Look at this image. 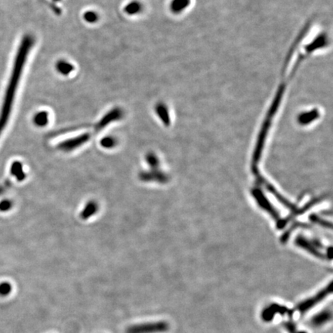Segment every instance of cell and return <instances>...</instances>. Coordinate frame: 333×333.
Returning <instances> with one entry per match:
<instances>
[{
  "label": "cell",
  "mask_w": 333,
  "mask_h": 333,
  "mask_svg": "<svg viewBox=\"0 0 333 333\" xmlns=\"http://www.w3.org/2000/svg\"><path fill=\"white\" fill-rule=\"evenodd\" d=\"M170 326L165 321L140 323L129 326L126 333H163L168 331Z\"/></svg>",
  "instance_id": "cell-1"
},
{
  "label": "cell",
  "mask_w": 333,
  "mask_h": 333,
  "mask_svg": "<svg viewBox=\"0 0 333 333\" xmlns=\"http://www.w3.org/2000/svg\"><path fill=\"white\" fill-rule=\"evenodd\" d=\"M332 291V284L329 285V286L323 289L322 291H319L316 295L310 297V298H307L303 302H300L295 307L294 310L300 314V315H304L308 311L310 310L314 306L317 305L319 302H321L323 300L326 298V296H328L329 294Z\"/></svg>",
  "instance_id": "cell-2"
},
{
  "label": "cell",
  "mask_w": 333,
  "mask_h": 333,
  "mask_svg": "<svg viewBox=\"0 0 333 333\" xmlns=\"http://www.w3.org/2000/svg\"><path fill=\"white\" fill-rule=\"evenodd\" d=\"M123 117L124 111L122 109L119 108V107L112 109L94 125L95 132L100 131L110 124L113 123L114 121H120V120L122 119Z\"/></svg>",
  "instance_id": "cell-3"
},
{
  "label": "cell",
  "mask_w": 333,
  "mask_h": 333,
  "mask_svg": "<svg viewBox=\"0 0 333 333\" xmlns=\"http://www.w3.org/2000/svg\"><path fill=\"white\" fill-rule=\"evenodd\" d=\"M91 137V133H86L74 138L70 139V140H65L63 142L60 143L58 145V148L63 151H71L73 150L77 149L78 147H81L83 144L87 142L89 138Z\"/></svg>",
  "instance_id": "cell-4"
},
{
  "label": "cell",
  "mask_w": 333,
  "mask_h": 333,
  "mask_svg": "<svg viewBox=\"0 0 333 333\" xmlns=\"http://www.w3.org/2000/svg\"><path fill=\"white\" fill-rule=\"evenodd\" d=\"M327 43H328V37L325 33H322V34H319L316 38H314L312 42L307 44L306 46L304 47V51L302 53L308 57L315 51L326 46Z\"/></svg>",
  "instance_id": "cell-5"
},
{
  "label": "cell",
  "mask_w": 333,
  "mask_h": 333,
  "mask_svg": "<svg viewBox=\"0 0 333 333\" xmlns=\"http://www.w3.org/2000/svg\"><path fill=\"white\" fill-rule=\"evenodd\" d=\"M155 111H156L157 114H158L160 119L162 120V122L166 126H168L170 123V115H169L168 108L166 107V104H164V103H158L155 107Z\"/></svg>",
  "instance_id": "cell-6"
},
{
  "label": "cell",
  "mask_w": 333,
  "mask_h": 333,
  "mask_svg": "<svg viewBox=\"0 0 333 333\" xmlns=\"http://www.w3.org/2000/svg\"><path fill=\"white\" fill-rule=\"evenodd\" d=\"M331 318L332 313L330 311H323V312H319L316 316H314L312 318V320H311V323H312V326L319 327V326H323L325 323L330 321Z\"/></svg>",
  "instance_id": "cell-7"
},
{
  "label": "cell",
  "mask_w": 333,
  "mask_h": 333,
  "mask_svg": "<svg viewBox=\"0 0 333 333\" xmlns=\"http://www.w3.org/2000/svg\"><path fill=\"white\" fill-rule=\"evenodd\" d=\"M191 2V0H171L170 11L174 13H180L189 6Z\"/></svg>",
  "instance_id": "cell-8"
},
{
  "label": "cell",
  "mask_w": 333,
  "mask_h": 333,
  "mask_svg": "<svg viewBox=\"0 0 333 333\" xmlns=\"http://www.w3.org/2000/svg\"><path fill=\"white\" fill-rule=\"evenodd\" d=\"M56 70L60 73L61 75L68 76L74 70V66L72 63L67 60H59L56 64Z\"/></svg>",
  "instance_id": "cell-9"
},
{
  "label": "cell",
  "mask_w": 333,
  "mask_h": 333,
  "mask_svg": "<svg viewBox=\"0 0 333 333\" xmlns=\"http://www.w3.org/2000/svg\"><path fill=\"white\" fill-rule=\"evenodd\" d=\"M319 117V111H318L317 109H313V110H311V111H308V112L302 113V114H300L298 120H299L300 123L307 124L314 121V120H316Z\"/></svg>",
  "instance_id": "cell-10"
},
{
  "label": "cell",
  "mask_w": 333,
  "mask_h": 333,
  "mask_svg": "<svg viewBox=\"0 0 333 333\" xmlns=\"http://www.w3.org/2000/svg\"><path fill=\"white\" fill-rule=\"evenodd\" d=\"M143 9L142 4L138 1H132L126 4L125 8V12L126 14L133 16V15L138 14Z\"/></svg>",
  "instance_id": "cell-11"
},
{
  "label": "cell",
  "mask_w": 333,
  "mask_h": 333,
  "mask_svg": "<svg viewBox=\"0 0 333 333\" xmlns=\"http://www.w3.org/2000/svg\"><path fill=\"white\" fill-rule=\"evenodd\" d=\"M34 122L38 126H46L49 122V114L45 111L37 113L34 118Z\"/></svg>",
  "instance_id": "cell-12"
},
{
  "label": "cell",
  "mask_w": 333,
  "mask_h": 333,
  "mask_svg": "<svg viewBox=\"0 0 333 333\" xmlns=\"http://www.w3.org/2000/svg\"><path fill=\"white\" fill-rule=\"evenodd\" d=\"M97 209H98V206H97L96 202H89L81 213V217L83 219H87L89 217H91V215L97 212Z\"/></svg>",
  "instance_id": "cell-13"
},
{
  "label": "cell",
  "mask_w": 333,
  "mask_h": 333,
  "mask_svg": "<svg viewBox=\"0 0 333 333\" xmlns=\"http://www.w3.org/2000/svg\"><path fill=\"white\" fill-rule=\"evenodd\" d=\"M11 174L17 178L18 181H23L26 177L24 171H23V165L20 162H14L11 166Z\"/></svg>",
  "instance_id": "cell-14"
},
{
  "label": "cell",
  "mask_w": 333,
  "mask_h": 333,
  "mask_svg": "<svg viewBox=\"0 0 333 333\" xmlns=\"http://www.w3.org/2000/svg\"><path fill=\"white\" fill-rule=\"evenodd\" d=\"M83 19L87 23H94L98 20L99 16L97 12H94V11H86L83 14Z\"/></svg>",
  "instance_id": "cell-15"
},
{
  "label": "cell",
  "mask_w": 333,
  "mask_h": 333,
  "mask_svg": "<svg viewBox=\"0 0 333 333\" xmlns=\"http://www.w3.org/2000/svg\"><path fill=\"white\" fill-rule=\"evenodd\" d=\"M100 144L102 147H105V148H112L116 145L117 140L113 137H106L102 139Z\"/></svg>",
  "instance_id": "cell-16"
},
{
  "label": "cell",
  "mask_w": 333,
  "mask_h": 333,
  "mask_svg": "<svg viewBox=\"0 0 333 333\" xmlns=\"http://www.w3.org/2000/svg\"><path fill=\"white\" fill-rule=\"evenodd\" d=\"M285 328L290 333H307L306 332L300 331L297 326L292 321H288L284 323Z\"/></svg>",
  "instance_id": "cell-17"
},
{
  "label": "cell",
  "mask_w": 333,
  "mask_h": 333,
  "mask_svg": "<svg viewBox=\"0 0 333 333\" xmlns=\"http://www.w3.org/2000/svg\"><path fill=\"white\" fill-rule=\"evenodd\" d=\"M11 286L9 283H2L0 286V293L2 294H7L10 292Z\"/></svg>",
  "instance_id": "cell-18"
},
{
  "label": "cell",
  "mask_w": 333,
  "mask_h": 333,
  "mask_svg": "<svg viewBox=\"0 0 333 333\" xmlns=\"http://www.w3.org/2000/svg\"><path fill=\"white\" fill-rule=\"evenodd\" d=\"M11 207H12V203L9 201H2L0 203V210L1 211H6V210H9Z\"/></svg>",
  "instance_id": "cell-19"
},
{
  "label": "cell",
  "mask_w": 333,
  "mask_h": 333,
  "mask_svg": "<svg viewBox=\"0 0 333 333\" xmlns=\"http://www.w3.org/2000/svg\"><path fill=\"white\" fill-rule=\"evenodd\" d=\"M147 161L151 166H154V165L155 166L157 163H158V160L156 159L155 155H153V154H149V155H147Z\"/></svg>",
  "instance_id": "cell-20"
},
{
  "label": "cell",
  "mask_w": 333,
  "mask_h": 333,
  "mask_svg": "<svg viewBox=\"0 0 333 333\" xmlns=\"http://www.w3.org/2000/svg\"><path fill=\"white\" fill-rule=\"evenodd\" d=\"M53 1H54V2H60V1H61V0H53Z\"/></svg>",
  "instance_id": "cell-21"
}]
</instances>
